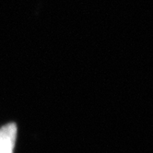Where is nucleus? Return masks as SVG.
<instances>
[{"label":"nucleus","mask_w":153,"mask_h":153,"mask_svg":"<svg viewBox=\"0 0 153 153\" xmlns=\"http://www.w3.org/2000/svg\"><path fill=\"white\" fill-rule=\"evenodd\" d=\"M16 137V124L10 123L0 128V153H13Z\"/></svg>","instance_id":"obj_1"}]
</instances>
